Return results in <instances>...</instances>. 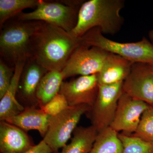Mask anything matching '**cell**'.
Segmentation results:
<instances>
[{
    "label": "cell",
    "mask_w": 153,
    "mask_h": 153,
    "mask_svg": "<svg viewBox=\"0 0 153 153\" xmlns=\"http://www.w3.org/2000/svg\"><path fill=\"white\" fill-rule=\"evenodd\" d=\"M79 38L62 28L43 22L33 38L31 57L48 71H61L75 49Z\"/></svg>",
    "instance_id": "1"
},
{
    "label": "cell",
    "mask_w": 153,
    "mask_h": 153,
    "mask_svg": "<svg viewBox=\"0 0 153 153\" xmlns=\"http://www.w3.org/2000/svg\"><path fill=\"white\" fill-rule=\"evenodd\" d=\"M124 0H90L84 2L78 11L77 23L70 34L81 38L93 28L103 35L114 36L121 30L124 19L120 15Z\"/></svg>",
    "instance_id": "2"
},
{
    "label": "cell",
    "mask_w": 153,
    "mask_h": 153,
    "mask_svg": "<svg viewBox=\"0 0 153 153\" xmlns=\"http://www.w3.org/2000/svg\"><path fill=\"white\" fill-rule=\"evenodd\" d=\"M43 22L23 21L17 19L6 22L1 28V58L14 67L18 62L31 57L32 42Z\"/></svg>",
    "instance_id": "3"
},
{
    "label": "cell",
    "mask_w": 153,
    "mask_h": 153,
    "mask_svg": "<svg viewBox=\"0 0 153 153\" xmlns=\"http://www.w3.org/2000/svg\"><path fill=\"white\" fill-rule=\"evenodd\" d=\"M79 39L80 44L98 47L133 63H153V45L145 37L137 42L121 43L106 38L98 28L96 27L88 31Z\"/></svg>",
    "instance_id": "4"
},
{
    "label": "cell",
    "mask_w": 153,
    "mask_h": 153,
    "mask_svg": "<svg viewBox=\"0 0 153 153\" xmlns=\"http://www.w3.org/2000/svg\"><path fill=\"white\" fill-rule=\"evenodd\" d=\"M91 107L86 105L69 106L59 114L50 117L43 140L52 151L57 153L66 146L83 114Z\"/></svg>",
    "instance_id": "5"
},
{
    "label": "cell",
    "mask_w": 153,
    "mask_h": 153,
    "mask_svg": "<svg viewBox=\"0 0 153 153\" xmlns=\"http://www.w3.org/2000/svg\"><path fill=\"white\" fill-rule=\"evenodd\" d=\"M79 8L63 3L40 0L34 11L27 13L22 12L16 17L21 21L48 23L70 33L76 25Z\"/></svg>",
    "instance_id": "6"
},
{
    "label": "cell",
    "mask_w": 153,
    "mask_h": 153,
    "mask_svg": "<svg viewBox=\"0 0 153 153\" xmlns=\"http://www.w3.org/2000/svg\"><path fill=\"white\" fill-rule=\"evenodd\" d=\"M123 83L99 85L97 97L88 112L91 125L98 133L110 127L112 122L119 100L123 92Z\"/></svg>",
    "instance_id": "7"
},
{
    "label": "cell",
    "mask_w": 153,
    "mask_h": 153,
    "mask_svg": "<svg viewBox=\"0 0 153 153\" xmlns=\"http://www.w3.org/2000/svg\"><path fill=\"white\" fill-rule=\"evenodd\" d=\"M108 53L98 47L80 44L71 54L61 71L63 79L76 75L98 74Z\"/></svg>",
    "instance_id": "8"
},
{
    "label": "cell",
    "mask_w": 153,
    "mask_h": 153,
    "mask_svg": "<svg viewBox=\"0 0 153 153\" xmlns=\"http://www.w3.org/2000/svg\"><path fill=\"white\" fill-rule=\"evenodd\" d=\"M150 106L145 102L132 98L123 92L110 127L117 133L122 131L124 134H132L136 130L143 114Z\"/></svg>",
    "instance_id": "9"
},
{
    "label": "cell",
    "mask_w": 153,
    "mask_h": 153,
    "mask_svg": "<svg viewBox=\"0 0 153 153\" xmlns=\"http://www.w3.org/2000/svg\"><path fill=\"white\" fill-rule=\"evenodd\" d=\"M123 91L132 98L153 105V71L151 64L134 63L123 83Z\"/></svg>",
    "instance_id": "10"
},
{
    "label": "cell",
    "mask_w": 153,
    "mask_h": 153,
    "mask_svg": "<svg viewBox=\"0 0 153 153\" xmlns=\"http://www.w3.org/2000/svg\"><path fill=\"white\" fill-rule=\"evenodd\" d=\"M97 74L80 76L69 81H63L59 94L64 96L69 106L86 105L91 107L99 91Z\"/></svg>",
    "instance_id": "11"
},
{
    "label": "cell",
    "mask_w": 153,
    "mask_h": 153,
    "mask_svg": "<svg viewBox=\"0 0 153 153\" xmlns=\"http://www.w3.org/2000/svg\"><path fill=\"white\" fill-rule=\"evenodd\" d=\"M48 71L33 57L26 61L20 77L16 96L18 100L19 99L25 107H39L37 90L41 79Z\"/></svg>",
    "instance_id": "12"
},
{
    "label": "cell",
    "mask_w": 153,
    "mask_h": 153,
    "mask_svg": "<svg viewBox=\"0 0 153 153\" xmlns=\"http://www.w3.org/2000/svg\"><path fill=\"white\" fill-rule=\"evenodd\" d=\"M34 146L26 131L6 121H0L1 153H23Z\"/></svg>",
    "instance_id": "13"
},
{
    "label": "cell",
    "mask_w": 153,
    "mask_h": 153,
    "mask_svg": "<svg viewBox=\"0 0 153 153\" xmlns=\"http://www.w3.org/2000/svg\"><path fill=\"white\" fill-rule=\"evenodd\" d=\"M132 63L121 56L109 52L101 70L97 74L99 85L123 82L129 74Z\"/></svg>",
    "instance_id": "14"
},
{
    "label": "cell",
    "mask_w": 153,
    "mask_h": 153,
    "mask_svg": "<svg viewBox=\"0 0 153 153\" xmlns=\"http://www.w3.org/2000/svg\"><path fill=\"white\" fill-rule=\"evenodd\" d=\"M50 117L41 108L25 107L22 112L5 121L26 132L32 130L38 131L44 138L47 133Z\"/></svg>",
    "instance_id": "15"
},
{
    "label": "cell",
    "mask_w": 153,
    "mask_h": 153,
    "mask_svg": "<svg viewBox=\"0 0 153 153\" xmlns=\"http://www.w3.org/2000/svg\"><path fill=\"white\" fill-rule=\"evenodd\" d=\"M26 61L18 62L15 65L10 85L0 100V121H5L19 114L25 109V107L18 101L16 96L20 77Z\"/></svg>",
    "instance_id": "16"
},
{
    "label": "cell",
    "mask_w": 153,
    "mask_h": 153,
    "mask_svg": "<svg viewBox=\"0 0 153 153\" xmlns=\"http://www.w3.org/2000/svg\"><path fill=\"white\" fill-rule=\"evenodd\" d=\"M98 132L92 125L76 127L71 142L57 153H88L93 146Z\"/></svg>",
    "instance_id": "17"
},
{
    "label": "cell",
    "mask_w": 153,
    "mask_h": 153,
    "mask_svg": "<svg viewBox=\"0 0 153 153\" xmlns=\"http://www.w3.org/2000/svg\"><path fill=\"white\" fill-rule=\"evenodd\" d=\"M63 79L61 71H48L44 75L37 90L39 107L47 104L59 94Z\"/></svg>",
    "instance_id": "18"
},
{
    "label": "cell",
    "mask_w": 153,
    "mask_h": 153,
    "mask_svg": "<svg viewBox=\"0 0 153 153\" xmlns=\"http://www.w3.org/2000/svg\"><path fill=\"white\" fill-rule=\"evenodd\" d=\"M118 133L110 127L98 133L88 153H122V145Z\"/></svg>",
    "instance_id": "19"
},
{
    "label": "cell",
    "mask_w": 153,
    "mask_h": 153,
    "mask_svg": "<svg viewBox=\"0 0 153 153\" xmlns=\"http://www.w3.org/2000/svg\"><path fill=\"white\" fill-rule=\"evenodd\" d=\"M40 0H0V27L27 8L37 7Z\"/></svg>",
    "instance_id": "20"
},
{
    "label": "cell",
    "mask_w": 153,
    "mask_h": 153,
    "mask_svg": "<svg viewBox=\"0 0 153 153\" xmlns=\"http://www.w3.org/2000/svg\"><path fill=\"white\" fill-rule=\"evenodd\" d=\"M118 136L123 148L122 153H153L152 142L123 133Z\"/></svg>",
    "instance_id": "21"
},
{
    "label": "cell",
    "mask_w": 153,
    "mask_h": 153,
    "mask_svg": "<svg viewBox=\"0 0 153 153\" xmlns=\"http://www.w3.org/2000/svg\"><path fill=\"white\" fill-rule=\"evenodd\" d=\"M131 135L153 142V108L151 105L143 114L136 130Z\"/></svg>",
    "instance_id": "22"
},
{
    "label": "cell",
    "mask_w": 153,
    "mask_h": 153,
    "mask_svg": "<svg viewBox=\"0 0 153 153\" xmlns=\"http://www.w3.org/2000/svg\"><path fill=\"white\" fill-rule=\"evenodd\" d=\"M69 107L64 96L59 93L48 103L40 108L47 114L50 116H54L62 112Z\"/></svg>",
    "instance_id": "23"
},
{
    "label": "cell",
    "mask_w": 153,
    "mask_h": 153,
    "mask_svg": "<svg viewBox=\"0 0 153 153\" xmlns=\"http://www.w3.org/2000/svg\"><path fill=\"white\" fill-rule=\"evenodd\" d=\"M15 66L12 67L5 62L0 60V99L5 94L10 85L13 76Z\"/></svg>",
    "instance_id": "24"
},
{
    "label": "cell",
    "mask_w": 153,
    "mask_h": 153,
    "mask_svg": "<svg viewBox=\"0 0 153 153\" xmlns=\"http://www.w3.org/2000/svg\"><path fill=\"white\" fill-rule=\"evenodd\" d=\"M23 153H52V152L47 144L42 140L38 144L35 145L29 150Z\"/></svg>",
    "instance_id": "25"
},
{
    "label": "cell",
    "mask_w": 153,
    "mask_h": 153,
    "mask_svg": "<svg viewBox=\"0 0 153 153\" xmlns=\"http://www.w3.org/2000/svg\"><path fill=\"white\" fill-rule=\"evenodd\" d=\"M148 36H149V40L153 45V27L149 31Z\"/></svg>",
    "instance_id": "26"
},
{
    "label": "cell",
    "mask_w": 153,
    "mask_h": 153,
    "mask_svg": "<svg viewBox=\"0 0 153 153\" xmlns=\"http://www.w3.org/2000/svg\"><path fill=\"white\" fill-rule=\"evenodd\" d=\"M151 66H152V70L153 71V63L152 64H151Z\"/></svg>",
    "instance_id": "27"
},
{
    "label": "cell",
    "mask_w": 153,
    "mask_h": 153,
    "mask_svg": "<svg viewBox=\"0 0 153 153\" xmlns=\"http://www.w3.org/2000/svg\"><path fill=\"white\" fill-rule=\"evenodd\" d=\"M152 107L153 108V105H152Z\"/></svg>",
    "instance_id": "28"
}]
</instances>
